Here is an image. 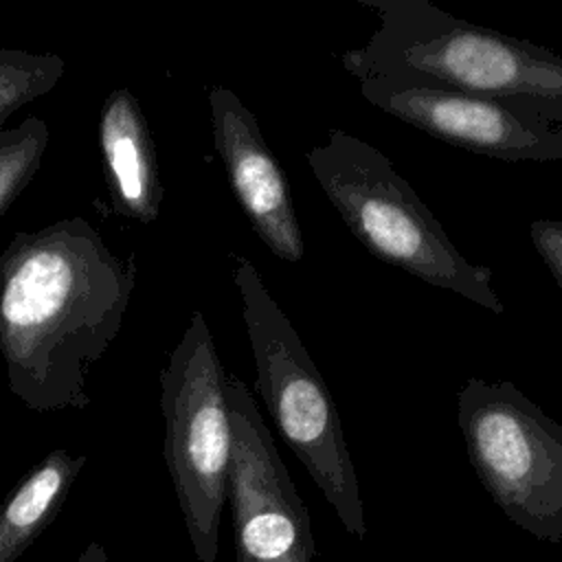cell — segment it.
Masks as SVG:
<instances>
[{
    "instance_id": "cell-13",
    "label": "cell",
    "mask_w": 562,
    "mask_h": 562,
    "mask_svg": "<svg viewBox=\"0 0 562 562\" xmlns=\"http://www.w3.org/2000/svg\"><path fill=\"white\" fill-rule=\"evenodd\" d=\"M46 147L48 125L37 116L0 132V217L35 178Z\"/></svg>"
},
{
    "instance_id": "cell-4",
    "label": "cell",
    "mask_w": 562,
    "mask_h": 562,
    "mask_svg": "<svg viewBox=\"0 0 562 562\" xmlns=\"http://www.w3.org/2000/svg\"><path fill=\"white\" fill-rule=\"evenodd\" d=\"M233 281L255 360L257 393L345 531L364 540L367 520L356 468L323 375L250 259L235 257Z\"/></svg>"
},
{
    "instance_id": "cell-7",
    "label": "cell",
    "mask_w": 562,
    "mask_h": 562,
    "mask_svg": "<svg viewBox=\"0 0 562 562\" xmlns=\"http://www.w3.org/2000/svg\"><path fill=\"white\" fill-rule=\"evenodd\" d=\"M233 422L228 507L235 562H314L310 512L281 461L252 391L226 375Z\"/></svg>"
},
{
    "instance_id": "cell-14",
    "label": "cell",
    "mask_w": 562,
    "mask_h": 562,
    "mask_svg": "<svg viewBox=\"0 0 562 562\" xmlns=\"http://www.w3.org/2000/svg\"><path fill=\"white\" fill-rule=\"evenodd\" d=\"M529 237L558 288L562 290V222L536 220L529 226Z\"/></svg>"
},
{
    "instance_id": "cell-8",
    "label": "cell",
    "mask_w": 562,
    "mask_h": 562,
    "mask_svg": "<svg viewBox=\"0 0 562 562\" xmlns=\"http://www.w3.org/2000/svg\"><path fill=\"white\" fill-rule=\"evenodd\" d=\"M358 81L371 105L448 145L512 162L562 160V125L536 112L448 88Z\"/></svg>"
},
{
    "instance_id": "cell-15",
    "label": "cell",
    "mask_w": 562,
    "mask_h": 562,
    "mask_svg": "<svg viewBox=\"0 0 562 562\" xmlns=\"http://www.w3.org/2000/svg\"><path fill=\"white\" fill-rule=\"evenodd\" d=\"M72 562H108V551L101 542L92 540L86 544V549Z\"/></svg>"
},
{
    "instance_id": "cell-2",
    "label": "cell",
    "mask_w": 562,
    "mask_h": 562,
    "mask_svg": "<svg viewBox=\"0 0 562 562\" xmlns=\"http://www.w3.org/2000/svg\"><path fill=\"white\" fill-rule=\"evenodd\" d=\"M380 26L340 61L356 79L448 88L562 125V55L465 22L430 0H358Z\"/></svg>"
},
{
    "instance_id": "cell-12",
    "label": "cell",
    "mask_w": 562,
    "mask_h": 562,
    "mask_svg": "<svg viewBox=\"0 0 562 562\" xmlns=\"http://www.w3.org/2000/svg\"><path fill=\"white\" fill-rule=\"evenodd\" d=\"M66 72V61L55 53L0 48V132L7 119L50 92Z\"/></svg>"
},
{
    "instance_id": "cell-1",
    "label": "cell",
    "mask_w": 562,
    "mask_h": 562,
    "mask_svg": "<svg viewBox=\"0 0 562 562\" xmlns=\"http://www.w3.org/2000/svg\"><path fill=\"white\" fill-rule=\"evenodd\" d=\"M136 285L83 217L18 231L0 252V356L9 391L31 411L90 404L88 373L114 342Z\"/></svg>"
},
{
    "instance_id": "cell-10",
    "label": "cell",
    "mask_w": 562,
    "mask_h": 562,
    "mask_svg": "<svg viewBox=\"0 0 562 562\" xmlns=\"http://www.w3.org/2000/svg\"><path fill=\"white\" fill-rule=\"evenodd\" d=\"M97 138L112 209L140 224H151L160 213L165 191L149 123L127 88H114L105 97Z\"/></svg>"
},
{
    "instance_id": "cell-3",
    "label": "cell",
    "mask_w": 562,
    "mask_h": 562,
    "mask_svg": "<svg viewBox=\"0 0 562 562\" xmlns=\"http://www.w3.org/2000/svg\"><path fill=\"white\" fill-rule=\"evenodd\" d=\"M307 165L351 235L378 259L505 314L492 268L470 261L408 180L371 143L331 127Z\"/></svg>"
},
{
    "instance_id": "cell-6",
    "label": "cell",
    "mask_w": 562,
    "mask_h": 562,
    "mask_svg": "<svg viewBox=\"0 0 562 562\" xmlns=\"http://www.w3.org/2000/svg\"><path fill=\"white\" fill-rule=\"evenodd\" d=\"M470 465L501 512L542 542H562V426L512 382L470 378L457 393Z\"/></svg>"
},
{
    "instance_id": "cell-9",
    "label": "cell",
    "mask_w": 562,
    "mask_h": 562,
    "mask_svg": "<svg viewBox=\"0 0 562 562\" xmlns=\"http://www.w3.org/2000/svg\"><path fill=\"white\" fill-rule=\"evenodd\" d=\"M211 130L228 184L266 248L288 263L305 255L303 233L281 165L255 114L226 86L209 90Z\"/></svg>"
},
{
    "instance_id": "cell-5",
    "label": "cell",
    "mask_w": 562,
    "mask_h": 562,
    "mask_svg": "<svg viewBox=\"0 0 562 562\" xmlns=\"http://www.w3.org/2000/svg\"><path fill=\"white\" fill-rule=\"evenodd\" d=\"M165 463L198 562H215L220 520L228 503L233 422L226 371L202 312L189 325L160 371Z\"/></svg>"
},
{
    "instance_id": "cell-11",
    "label": "cell",
    "mask_w": 562,
    "mask_h": 562,
    "mask_svg": "<svg viewBox=\"0 0 562 562\" xmlns=\"http://www.w3.org/2000/svg\"><path fill=\"white\" fill-rule=\"evenodd\" d=\"M83 465V454L57 448L20 479L0 505V562H15L44 533Z\"/></svg>"
}]
</instances>
